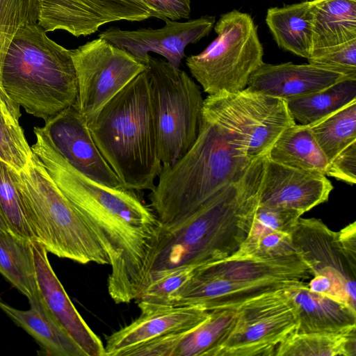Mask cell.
Instances as JSON below:
<instances>
[{
	"label": "cell",
	"instance_id": "6da1fadb",
	"mask_svg": "<svg viewBox=\"0 0 356 356\" xmlns=\"http://www.w3.org/2000/svg\"><path fill=\"white\" fill-rule=\"evenodd\" d=\"M264 158L239 181L218 192L187 217L161 225L147 257L143 289L157 276L183 266H202L235 253L251 227L259 204ZM142 292V291H141Z\"/></svg>",
	"mask_w": 356,
	"mask_h": 356
},
{
	"label": "cell",
	"instance_id": "7a4b0ae2",
	"mask_svg": "<svg viewBox=\"0 0 356 356\" xmlns=\"http://www.w3.org/2000/svg\"><path fill=\"white\" fill-rule=\"evenodd\" d=\"M102 155L127 188L152 191L162 169L145 70L87 122Z\"/></svg>",
	"mask_w": 356,
	"mask_h": 356
},
{
	"label": "cell",
	"instance_id": "3957f363",
	"mask_svg": "<svg viewBox=\"0 0 356 356\" xmlns=\"http://www.w3.org/2000/svg\"><path fill=\"white\" fill-rule=\"evenodd\" d=\"M254 161L238 151L219 126L202 116L192 147L172 165L162 167L148 195L149 205L161 225L179 221L241 179Z\"/></svg>",
	"mask_w": 356,
	"mask_h": 356
},
{
	"label": "cell",
	"instance_id": "277c9868",
	"mask_svg": "<svg viewBox=\"0 0 356 356\" xmlns=\"http://www.w3.org/2000/svg\"><path fill=\"white\" fill-rule=\"evenodd\" d=\"M38 23L22 27L6 54L1 86L25 111L45 121L75 105L78 95L71 49L50 39Z\"/></svg>",
	"mask_w": 356,
	"mask_h": 356
},
{
	"label": "cell",
	"instance_id": "5b68a950",
	"mask_svg": "<svg viewBox=\"0 0 356 356\" xmlns=\"http://www.w3.org/2000/svg\"><path fill=\"white\" fill-rule=\"evenodd\" d=\"M13 175L29 225L47 252L81 264L109 265L92 231L33 152Z\"/></svg>",
	"mask_w": 356,
	"mask_h": 356
},
{
	"label": "cell",
	"instance_id": "8992f818",
	"mask_svg": "<svg viewBox=\"0 0 356 356\" xmlns=\"http://www.w3.org/2000/svg\"><path fill=\"white\" fill-rule=\"evenodd\" d=\"M145 65L150 84L158 154L162 167H168L196 140L204 99L200 87L180 68L150 55Z\"/></svg>",
	"mask_w": 356,
	"mask_h": 356
},
{
	"label": "cell",
	"instance_id": "52a82bcc",
	"mask_svg": "<svg viewBox=\"0 0 356 356\" xmlns=\"http://www.w3.org/2000/svg\"><path fill=\"white\" fill-rule=\"evenodd\" d=\"M217 37L186 64L208 95L245 89L250 76L264 63L257 26L245 13L232 10L213 26Z\"/></svg>",
	"mask_w": 356,
	"mask_h": 356
},
{
	"label": "cell",
	"instance_id": "ba28073f",
	"mask_svg": "<svg viewBox=\"0 0 356 356\" xmlns=\"http://www.w3.org/2000/svg\"><path fill=\"white\" fill-rule=\"evenodd\" d=\"M202 116L219 126L230 143L253 161L266 157L282 134L296 124L286 100L246 88L208 95Z\"/></svg>",
	"mask_w": 356,
	"mask_h": 356
},
{
	"label": "cell",
	"instance_id": "9c48e42d",
	"mask_svg": "<svg viewBox=\"0 0 356 356\" xmlns=\"http://www.w3.org/2000/svg\"><path fill=\"white\" fill-rule=\"evenodd\" d=\"M71 51L78 87L74 106L86 122L145 70L130 53L99 37Z\"/></svg>",
	"mask_w": 356,
	"mask_h": 356
},
{
	"label": "cell",
	"instance_id": "30bf717a",
	"mask_svg": "<svg viewBox=\"0 0 356 356\" xmlns=\"http://www.w3.org/2000/svg\"><path fill=\"white\" fill-rule=\"evenodd\" d=\"M284 290L238 307L231 331L211 356H275L277 346L296 331L298 324Z\"/></svg>",
	"mask_w": 356,
	"mask_h": 356
},
{
	"label": "cell",
	"instance_id": "8fae6325",
	"mask_svg": "<svg viewBox=\"0 0 356 356\" xmlns=\"http://www.w3.org/2000/svg\"><path fill=\"white\" fill-rule=\"evenodd\" d=\"M291 236L312 271L308 288L356 311V261L344 252L338 232L319 219L300 217Z\"/></svg>",
	"mask_w": 356,
	"mask_h": 356
},
{
	"label": "cell",
	"instance_id": "7c38bea8",
	"mask_svg": "<svg viewBox=\"0 0 356 356\" xmlns=\"http://www.w3.org/2000/svg\"><path fill=\"white\" fill-rule=\"evenodd\" d=\"M38 24L46 32L63 30L75 37L95 33L106 24L150 18L145 0H38Z\"/></svg>",
	"mask_w": 356,
	"mask_h": 356
},
{
	"label": "cell",
	"instance_id": "4fadbf2b",
	"mask_svg": "<svg viewBox=\"0 0 356 356\" xmlns=\"http://www.w3.org/2000/svg\"><path fill=\"white\" fill-rule=\"evenodd\" d=\"M163 27L134 31L111 27L98 37L121 48L145 64L149 52L156 53L177 68L186 56L185 48L209 35L216 22L214 16H202L186 22L166 19Z\"/></svg>",
	"mask_w": 356,
	"mask_h": 356
},
{
	"label": "cell",
	"instance_id": "5bb4252c",
	"mask_svg": "<svg viewBox=\"0 0 356 356\" xmlns=\"http://www.w3.org/2000/svg\"><path fill=\"white\" fill-rule=\"evenodd\" d=\"M41 129L52 147L78 172L108 187H124L98 149L74 105L45 121Z\"/></svg>",
	"mask_w": 356,
	"mask_h": 356
},
{
	"label": "cell",
	"instance_id": "9a60e30c",
	"mask_svg": "<svg viewBox=\"0 0 356 356\" xmlns=\"http://www.w3.org/2000/svg\"><path fill=\"white\" fill-rule=\"evenodd\" d=\"M332 189L323 174L295 169L265 157L258 206L291 210L302 216L327 201Z\"/></svg>",
	"mask_w": 356,
	"mask_h": 356
},
{
	"label": "cell",
	"instance_id": "2e32d148",
	"mask_svg": "<svg viewBox=\"0 0 356 356\" xmlns=\"http://www.w3.org/2000/svg\"><path fill=\"white\" fill-rule=\"evenodd\" d=\"M39 294L57 323L86 356H104V345L78 312L51 268L44 246L31 241Z\"/></svg>",
	"mask_w": 356,
	"mask_h": 356
},
{
	"label": "cell",
	"instance_id": "e0dca14e",
	"mask_svg": "<svg viewBox=\"0 0 356 356\" xmlns=\"http://www.w3.org/2000/svg\"><path fill=\"white\" fill-rule=\"evenodd\" d=\"M306 282H239L207 274L196 268L193 275L179 290L172 307L195 305L211 311L235 307L267 293L286 289Z\"/></svg>",
	"mask_w": 356,
	"mask_h": 356
},
{
	"label": "cell",
	"instance_id": "ac0fdd59",
	"mask_svg": "<svg viewBox=\"0 0 356 356\" xmlns=\"http://www.w3.org/2000/svg\"><path fill=\"white\" fill-rule=\"evenodd\" d=\"M235 307L215 309L200 325L170 333L130 348V356H211L231 331Z\"/></svg>",
	"mask_w": 356,
	"mask_h": 356
},
{
	"label": "cell",
	"instance_id": "d6986e66",
	"mask_svg": "<svg viewBox=\"0 0 356 356\" xmlns=\"http://www.w3.org/2000/svg\"><path fill=\"white\" fill-rule=\"evenodd\" d=\"M353 79L311 63H264L250 77L247 89L284 100L316 92Z\"/></svg>",
	"mask_w": 356,
	"mask_h": 356
},
{
	"label": "cell",
	"instance_id": "ffe728a7",
	"mask_svg": "<svg viewBox=\"0 0 356 356\" xmlns=\"http://www.w3.org/2000/svg\"><path fill=\"white\" fill-rule=\"evenodd\" d=\"M209 312L195 305L173 307L141 314L130 324L106 337L104 356H121L125 350L160 337L194 327Z\"/></svg>",
	"mask_w": 356,
	"mask_h": 356
},
{
	"label": "cell",
	"instance_id": "44dd1931",
	"mask_svg": "<svg viewBox=\"0 0 356 356\" xmlns=\"http://www.w3.org/2000/svg\"><path fill=\"white\" fill-rule=\"evenodd\" d=\"M296 318V332L337 334L356 327V311L346 304L311 291L307 282L284 290Z\"/></svg>",
	"mask_w": 356,
	"mask_h": 356
},
{
	"label": "cell",
	"instance_id": "7402d4cb",
	"mask_svg": "<svg viewBox=\"0 0 356 356\" xmlns=\"http://www.w3.org/2000/svg\"><path fill=\"white\" fill-rule=\"evenodd\" d=\"M202 272L221 278L239 282H306L312 271L302 255L286 259L264 260L230 256L199 266Z\"/></svg>",
	"mask_w": 356,
	"mask_h": 356
},
{
	"label": "cell",
	"instance_id": "603a6c76",
	"mask_svg": "<svg viewBox=\"0 0 356 356\" xmlns=\"http://www.w3.org/2000/svg\"><path fill=\"white\" fill-rule=\"evenodd\" d=\"M30 309L19 310L0 298V309L24 330L48 355L86 356L84 352L57 323L44 304L39 291L29 298Z\"/></svg>",
	"mask_w": 356,
	"mask_h": 356
},
{
	"label": "cell",
	"instance_id": "cb8c5ba5",
	"mask_svg": "<svg viewBox=\"0 0 356 356\" xmlns=\"http://www.w3.org/2000/svg\"><path fill=\"white\" fill-rule=\"evenodd\" d=\"M266 22L280 49L299 57L309 58L312 49L311 1L270 8Z\"/></svg>",
	"mask_w": 356,
	"mask_h": 356
},
{
	"label": "cell",
	"instance_id": "d4e9b609",
	"mask_svg": "<svg viewBox=\"0 0 356 356\" xmlns=\"http://www.w3.org/2000/svg\"><path fill=\"white\" fill-rule=\"evenodd\" d=\"M312 49L356 39V0H312Z\"/></svg>",
	"mask_w": 356,
	"mask_h": 356
},
{
	"label": "cell",
	"instance_id": "484cf974",
	"mask_svg": "<svg viewBox=\"0 0 356 356\" xmlns=\"http://www.w3.org/2000/svg\"><path fill=\"white\" fill-rule=\"evenodd\" d=\"M266 157L290 168L325 175L329 164L309 126L300 124L286 129Z\"/></svg>",
	"mask_w": 356,
	"mask_h": 356
},
{
	"label": "cell",
	"instance_id": "4316f807",
	"mask_svg": "<svg viewBox=\"0 0 356 356\" xmlns=\"http://www.w3.org/2000/svg\"><path fill=\"white\" fill-rule=\"evenodd\" d=\"M356 100V79H346L316 92L286 99L300 124L310 125Z\"/></svg>",
	"mask_w": 356,
	"mask_h": 356
},
{
	"label": "cell",
	"instance_id": "83f0119b",
	"mask_svg": "<svg viewBox=\"0 0 356 356\" xmlns=\"http://www.w3.org/2000/svg\"><path fill=\"white\" fill-rule=\"evenodd\" d=\"M0 273L28 299L38 292L31 240L0 230Z\"/></svg>",
	"mask_w": 356,
	"mask_h": 356
},
{
	"label": "cell",
	"instance_id": "f1b7e54d",
	"mask_svg": "<svg viewBox=\"0 0 356 356\" xmlns=\"http://www.w3.org/2000/svg\"><path fill=\"white\" fill-rule=\"evenodd\" d=\"M356 327L337 334L294 332L277 348L275 356H355Z\"/></svg>",
	"mask_w": 356,
	"mask_h": 356
},
{
	"label": "cell",
	"instance_id": "f546056e",
	"mask_svg": "<svg viewBox=\"0 0 356 356\" xmlns=\"http://www.w3.org/2000/svg\"><path fill=\"white\" fill-rule=\"evenodd\" d=\"M309 126L330 163L356 141V100Z\"/></svg>",
	"mask_w": 356,
	"mask_h": 356
},
{
	"label": "cell",
	"instance_id": "4dcf8cb0",
	"mask_svg": "<svg viewBox=\"0 0 356 356\" xmlns=\"http://www.w3.org/2000/svg\"><path fill=\"white\" fill-rule=\"evenodd\" d=\"M19 108L0 97V160L17 172L26 167L33 155L19 124Z\"/></svg>",
	"mask_w": 356,
	"mask_h": 356
},
{
	"label": "cell",
	"instance_id": "1f68e13d",
	"mask_svg": "<svg viewBox=\"0 0 356 356\" xmlns=\"http://www.w3.org/2000/svg\"><path fill=\"white\" fill-rule=\"evenodd\" d=\"M200 266H183L166 271L148 283L138 298L141 314L172 307L173 298Z\"/></svg>",
	"mask_w": 356,
	"mask_h": 356
},
{
	"label": "cell",
	"instance_id": "d6a6232c",
	"mask_svg": "<svg viewBox=\"0 0 356 356\" xmlns=\"http://www.w3.org/2000/svg\"><path fill=\"white\" fill-rule=\"evenodd\" d=\"M39 17L38 0H0V97L13 102L1 86L3 60L17 32L27 24H36Z\"/></svg>",
	"mask_w": 356,
	"mask_h": 356
},
{
	"label": "cell",
	"instance_id": "836d02e7",
	"mask_svg": "<svg viewBox=\"0 0 356 356\" xmlns=\"http://www.w3.org/2000/svg\"><path fill=\"white\" fill-rule=\"evenodd\" d=\"M0 209L12 233L28 240L36 241L29 225L16 185L13 169L1 160H0Z\"/></svg>",
	"mask_w": 356,
	"mask_h": 356
},
{
	"label": "cell",
	"instance_id": "e575fe53",
	"mask_svg": "<svg viewBox=\"0 0 356 356\" xmlns=\"http://www.w3.org/2000/svg\"><path fill=\"white\" fill-rule=\"evenodd\" d=\"M300 255L293 242L291 233L284 232L265 234L252 243L241 245L232 254L264 260L286 259Z\"/></svg>",
	"mask_w": 356,
	"mask_h": 356
},
{
	"label": "cell",
	"instance_id": "d590c367",
	"mask_svg": "<svg viewBox=\"0 0 356 356\" xmlns=\"http://www.w3.org/2000/svg\"><path fill=\"white\" fill-rule=\"evenodd\" d=\"M301 215L293 211L258 206L247 237L241 245L253 243L272 232L292 233Z\"/></svg>",
	"mask_w": 356,
	"mask_h": 356
},
{
	"label": "cell",
	"instance_id": "8d00e7d4",
	"mask_svg": "<svg viewBox=\"0 0 356 356\" xmlns=\"http://www.w3.org/2000/svg\"><path fill=\"white\" fill-rule=\"evenodd\" d=\"M308 63L356 79V39L313 51Z\"/></svg>",
	"mask_w": 356,
	"mask_h": 356
},
{
	"label": "cell",
	"instance_id": "74e56055",
	"mask_svg": "<svg viewBox=\"0 0 356 356\" xmlns=\"http://www.w3.org/2000/svg\"><path fill=\"white\" fill-rule=\"evenodd\" d=\"M325 176L348 184L356 181V141L340 152L328 164Z\"/></svg>",
	"mask_w": 356,
	"mask_h": 356
},
{
	"label": "cell",
	"instance_id": "f35d334b",
	"mask_svg": "<svg viewBox=\"0 0 356 356\" xmlns=\"http://www.w3.org/2000/svg\"><path fill=\"white\" fill-rule=\"evenodd\" d=\"M151 10L150 17L177 21L189 18L191 0H145Z\"/></svg>",
	"mask_w": 356,
	"mask_h": 356
},
{
	"label": "cell",
	"instance_id": "ab89813d",
	"mask_svg": "<svg viewBox=\"0 0 356 356\" xmlns=\"http://www.w3.org/2000/svg\"><path fill=\"white\" fill-rule=\"evenodd\" d=\"M355 225V222H353L338 232L339 238L344 252L350 259L355 261H356Z\"/></svg>",
	"mask_w": 356,
	"mask_h": 356
},
{
	"label": "cell",
	"instance_id": "60d3db41",
	"mask_svg": "<svg viewBox=\"0 0 356 356\" xmlns=\"http://www.w3.org/2000/svg\"><path fill=\"white\" fill-rule=\"evenodd\" d=\"M0 230L5 231V232H10L1 209H0Z\"/></svg>",
	"mask_w": 356,
	"mask_h": 356
},
{
	"label": "cell",
	"instance_id": "b9f144b4",
	"mask_svg": "<svg viewBox=\"0 0 356 356\" xmlns=\"http://www.w3.org/2000/svg\"><path fill=\"white\" fill-rule=\"evenodd\" d=\"M306 1H312V0H306Z\"/></svg>",
	"mask_w": 356,
	"mask_h": 356
}]
</instances>
